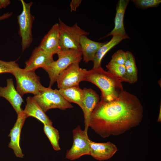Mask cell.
<instances>
[{
	"label": "cell",
	"mask_w": 161,
	"mask_h": 161,
	"mask_svg": "<svg viewBox=\"0 0 161 161\" xmlns=\"http://www.w3.org/2000/svg\"><path fill=\"white\" fill-rule=\"evenodd\" d=\"M45 113L48 110L57 108L64 110L73 106L61 95L57 89L44 88L32 97Z\"/></svg>",
	"instance_id": "obj_5"
},
{
	"label": "cell",
	"mask_w": 161,
	"mask_h": 161,
	"mask_svg": "<svg viewBox=\"0 0 161 161\" xmlns=\"http://www.w3.org/2000/svg\"><path fill=\"white\" fill-rule=\"evenodd\" d=\"M126 59V52L122 50H118L112 55L110 61L121 65H124Z\"/></svg>",
	"instance_id": "obj_26"
},
{
	"label": "cell",
	"mask_w": 161,
	"mask_h": 161,
	"mask_svg": "<svg viewBox=\"0 0 161 161\" xmlns=\"http://www.w3.org/2000/svg\"><path fill=\"white\" fill-rule=\"evenodd\" d=\"M26 105L23 112L27 118L34 117L44 124L52 125V122L32 97L29 96L26 99Z\"/></svg>",
	"instance_id": "obj_18"
},
{
	"label": "cell",
	"mask_w": 161,
	"mask_h": 161,
	"mask_svg": "<svg viewBox=\"0 0 161 161\" xmlns=\"http://www.w3.org/2000/svg\"><path fill=\"white\" fill-rule=\"evenodd\" d=\"M18 67V64L15 61H5L0 60V74L11 73L15 69Z\"/></svg>",
	"instance_id": "obj_25"
},
{
	"label": "cell",
	"mask_w": 161,
	"mask_h": 161,
	"mask_svg": "<svg viewBox=\"0 0 161 161\" xmlns=\"http://www.w3.org/2000/svg\"><path fill=\"white\" fill-rule=\"evenodd\" d=\"M27 118L23 111L18 114L17 120L8 135L10 137L8 147L13 150L15 155L18 157L23 158L24 156L20 146L19 141L21 129Z\"/></svg>",
	"instance_id": "obj_14"
},
{
	"label": "cell",
	"mask_w": 161,
	"mask_h": 161,
	"mask_svg": "<svg viewBox=\"0 0 161 161\" xmlns=\"http://www.w3.org/2000/svg\"><path fill=\"white\" fill-rule=\"evenodd\" d=\"M53 56L39 46L36 47L33 51L31 57L25 62L24 69L27 70L35 71L39 68H43L54 61Z\"/></svg>",
	"instance_id": "obj_12"
},
{
	"label": "cell",
	"mask_w": 161,
	"mask_h": 161,
	"mask_svg": "<svg viewBox=\"0 0 161 161\" xmlns=\"http://www.w3.org/2000/svg\"><path fill=\"white\" fill-rule=\"evenodd\" d=\"M73 143L66 153V158L70 160L77 159L84 155H90V140L80 126L72 131Z\"/></svg>",
	"instance_id": "obj_8"
},
{
	"label": "cell",
	"mask_w": 161,
	"mask_h": 161,
	"mask_svg": "<svg viewBox=\"0 0 161 161\" xmlns=\"http://www.w3.org/2000/svg\"><path fill=\"white\" fill-rule=\"evenodd\" d=\"M161 104H160V112H159V116H158V120H157V122H160L161 121Z\"/></svg>",
	"instance_id": "obj_30"
},
{
	"label": "cell",
	"mask_w": 161,
	"mask_h": 161,
	"mask_svg": "<svg viewBox=\"0 0 161 161\" xmlns=\"http://www.w3.org/2000/svg\"><path fill=\"white\" fill-rule=\"evenodd\" d=\"M129 1V0L119 1L116 8L114 27L105 37L111 35H118L124 37L127 39L129 38L125 31L123 22L125 12Z\"/></svg>",
	"instance_id": "obj_16"
},
{
	"label": "cell",
	"mask_w": 161,
	"mask_h": 161,
	"mask_svg": "<svg viewBox=\"0 0 161 161\" xmlns=\"http://www.w3.org/2000/svg\"><path fill=\"white\" fill-rule=\"evenodd\" d=\"M12 13L8 12L0 16V21L4 20L10 17L12 15Z\"/></svg>",
	"instance_id": "obj_29"
},
{
	"label": "cell",
	"mask_w": 161,
	"mask_h": 161,
	"mask_svg": "<svg viewBox=\"0 0 161 161\" xmlns=\"http://www.w3.org/2000/svg\"><path fill=\"white\" fill-rule=\"evenodd\" d=\"M44 131L53 149L56 151L60 150L59 144L60 136L58 130L52 125L44 124Z\"/></svg>",
	"instance_id": "obj_22"
},
{
	"label": "cell",
	"mask_w": 161,
	"mask_h": 161,
	"mask_svg": "<svg viewBox=\"0 0 161 161\" xmlns=\"http://www.w3.org/2000/svg\"><path fill=\"white\" fill-rule=\"evenodd\" d=\"M126 39H127L126 38L123 36L113 35L111 40L108 42H106L97 51L93 61L94 64L93 68H97L101 66V60L105 54L122 40Z\"/></svg>",
	"instance_id": "obj_20"
},
{
	"label": "cell",
	"mask_w": 161,
	"mask_h": 161,
	"mask_svg": "<svg viewBox=\"0 0 161 161\" xmlns=\"http://www.w3.org/2000/svg\"><path fill=\"white\" fill-rule=\"evenodd\" d=\"M60 34L58 23L54 24L44 36L38 46L47 53L53 55L61 50Z\"/></svg>",
	"instance_id": "obj_10"
},
{
	"label": "cell",
	"mask_w": 161,
	"mask_h": 161,
	"mask_svg": "<svg viewBox=\"0 0 161 161\" xmlns=\"http://www.w3.org/2000/svg\"><path fill=\"white\" fill-rule=\"evenodd\" d=\"M10 3V1L9 0H0V4L2 8L6 7Z\"/></svg>",
	"instance_id": "obj_28"
},
{
	"label": "cell",
	"mask_w": 161,
	"mask_h": 161,
	"mask_svg": "<svg viewBox=\"0 0 161 161\" xmlns=\"http://www.w3.org/2000/svg\"><path fill=\"white\" fill-rule=\"evenodd\" d=\"M126 59L125 64L126 75L129 83H134L137 80V70L135 59L132 53L126 52Z\"/></svg>",
	"instance_id": "obj_21"
},
{
	"label": "cell",
	"mask_w": 161,
	"mask_h": 161,
	"mask_svg": "<svg viewBox=\"0 0 161 161\" xmlns=\"http://www.w3.org/2000/svg\"><path fill=\"white\" fill-rule=\"evenodd\" d=\"M106 42H97L89 39L87 36H82L80 45L83 61L86 63L93 61L97 51Z\"/></svg>",
	"instance_id": "obj_17"
},
{
	"label": "cell",
	"mask_w": 161,
	"mask_h": 161,
	"mask_svg": "<svg viewBox=\"0 0 161 161\" xmlns=\"http://www.w3.org/2000/svg\"><path fill=\"white\" fill-rule=\"evenodd\" d=\"M84 80L92 83L99 88L102 101L116 99L124 90L122 81L109 71H105L101 66L89 70L85 69Z\"/></svg>",
	"instance_id": "obj_2"
},
{
	"label": "cell",
	"mask_w": 161,
	"mask_h": 161,
	"mask_svg": "<svg viewBox=\"0 0 161 161\" xmlns=\"http://www.w3.org/2000/svg\"><path fill=\"white\" fill-rule=\"evenodd\" d=\"M133 3L137 7L145 9L151 7H157L161 2V0H133Z\"/></svg>",
	"instance_id": "obj_24"
},
{
	"label": "cell",
	"mask_w": 161,
	"mask_h": 161,
	"mask_svg": "<svg viewBox=\"0 0 161 161\" xmlns=\"http://www.w3.org/2000/svg\"><path fill=\"white\" fill-rule=\"evenodd\" d=\"M90 155L97 160L103 161L112 157L117 151V148L112 143L95 142L90 140Z\"/></svg>",
	"instance_id": "obj_13"
},
{
	"label": "cell",
	"mask_w": 161,
	"mask_h": 161,
	"mask_svg": "<svg viewBox=\"0 0 161 161\" xmlns=\"http://www.w3.org/2000/svg\"><path fill=\"white\" fill-rule=\"evenodd\" d=\"M106 67L108 71L122 82L129 83L124 65H120L110 61L106 65Z\"/></svg>",
	"instance_id": "obj_23"
},
{
	"label": "cell",
	"mask_w": 161,
	"mask_h": 161,
	"mask_svg": "<svg viewBox=\"0 0 161 161\" xmlns=\"http://www.w3.org/2000/svg\"><path fill=\"white\" fill-rule=\"evenodd\" d=\"M143 113L138 97L124 90L116 99L98 102L92 114L89 127L103 138L118 135L138 125Z\"/></svg>",
	"instance_id": "obj_1"
},
{
	"label": "cell",
	"mask_w": 161,
	"mask_h": 161,
	"mask_svg": "<svg viewBox=\"0 0 161 161\" xmlns=\"http://www.w3.org/2000/svg\"><path fill=\"white\" fill-rule=\"evenodd\" d=\"M22 7L21 13L18 16L19 26V34L21 38V45L23 51L29 47L32 42V28L34 17L30 11L32 2L27 3L23 0L20 1Z\"/></svg>",
	"instance_id": "obj_7"
},
{
	"label": "cell",
	"mask_w": 161,
	"mask_h": 161,
	"mask_svg": "<svg viewBox=\"0 0 161 161\" xmlns=\"http://www.w3.org/2000/svg\"><path fill=\"white\" fill-rule=\"evenodd\" d=\"M81 0H72L70 2V7L71 12L75 11L81 3Z\"/></svg>",
	"instance_id": "obj_27"
},
{
	"label": "cell",
	"mask_w": 161,
	"mask_h": 161,
	"mask_svg": "<svg viewBox=\"0 0 161 161\" xmlns=\"http://www.w3.org/2000/svg\"><path fill=\"white\" fill-rule=\"evenodd\" d=\"M79 63L71 64L59 75L56 81L59 89L79 86V83L84 81L86 69L80 68Z\"/></svg>",
	"instance_id": "obj_9"
},
{
	"label": "cell",
	"mask_w": 161,
	"mask_h": 161,
	"mask_svg": "<svg viewBox=\"0 0 161 161\" xmlns=\"http://www.w3.org/2000/svg\"><path fill=\"white\" fill-rule=\"evenodd\" d=\"M1 8H2V7H1V5H0V9H1Z\"/></svg>",
	"instance_id": "obj_31"
},
{
	"label": "cell",
	"mask_w": 161,
	"mask_h": 161,
	"mask_svg": "<svg viewBox=\"0 0 161 161\" xmlns=\"http://www.w3.org/2000/svg\"><path fill=\"white\" fill-rule=\"evenodd\" d=\"M11 74L16 80V90L22 97L27 93L35 95L44 87L35 71L27 70L19 66L15 69Z\"/></svg>",
	"instance_id": "obj_4"
},
{
	"label": "cell",
	"mask_w": 161,
	"mask_h": 161,
	"mask_svg": "<svg viewBox=\"0 0 161 161\" xmlns=\"http://www.w3.org/2000/svg\"><path fill=\"white\" fill-rule=\"evenodd\" d=\"M58 91L67 101L76 103L82 109L84 92L83 89H80L79 86L59 89Z\"/></svg>",
	"instance_id": "obj_19"
},
{
	"label": "cell",
	"mask_w": 161,
	"mask_h": 161,
	"mask_svg": "<svg viewBox=\"0 0 161 161\" xmlns=\"http://www.w3.org/2000/svg\"><path fill=\"white\" fill-rule=\"evenodd\" d=\"M57 54L58 57L57 60L43 68L48 74L50 80L49 87L56 82L61 72L71 64L75 62L80 63L82 58V53L80 50H60Z\"/></svg>",
	"instance_id": "obj_3"
},
{
	"label": "cell",
	"mask_w": 161,
	"mask_h": 161,
	"mask_svg": "<svg viewBox=\"0 0 161 161\" xmlns=\"http://www.w3.org/2000/svg\"><path fill=\"white\" fill-rule=\"evenodd\" d=\"M7 84L6 87H0V97L5 98L9 102L18 115L23 111L21 106L23 100L15 89L12 79H7Z\"/></svg>",
	"instance_id": "obj_15"
},
{
	"label": "cell",
	"mask_w": 161,
	"mask_h": 161,
	"mask_svg": "<svg viewBox=\"0 0 161 161\" xmlns=\"http://www.w3.org/2000/svg\"><path fill=\"white\" fill-rule=\"evenodd\" d=\"M84 97L82 109L84 115L85 128L84 131L88 135L90 119L92 112L99 102L100 98L97 92L91 89L84 88Z\"/></svg>",
	"instance_id": "obj_11"
},
{
	"label": "cell",
	"mask_w": 161,
	"mask_h": 161,
	"mask_svg": "<svg viewBox=\"0 0 161 161\" xmlns=\"http://www.w3.org/2000/svg\"><path fill=\"white\" fill-rule=\"evenodd\" d=\"M60 34V47L61 50L69 49L80 50V41L83 35L89 33L81 29L75 23L73 26H68L59 18Z\"/></svg>",
	"instance_id": "obj_6"
}]
</instances>
